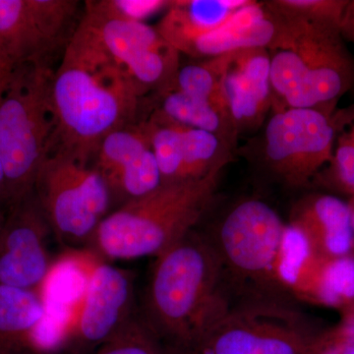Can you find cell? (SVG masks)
Listing matches in <instances>:
<instances>
[{
	"label": "cell",
	"instance_id": "22",
	"mask_svg": "<svg viewBox=\"0 0 354 354\" xmlns=\"http://www.w3.org/2000/svg\"><path fill=\"white\" fill-rule=\"evenodd\" d=\"M292 295L314 297L330 306L354 301V258H312L299 274Z\"/></svg>",
	"mask_w": 354,
	"mask_h": 354
},
{
	"label": "cell",
	"instance_id": "8",
	"mask_svg": "<svg viewBox=\"0 0 354 354\" xmlns=\"http://www.w3.org/2000/svg\"><path fill=\"white\" fill-rule=\"evenodd\" d=\"M34 192L55 241L74 250L92 243L113 206L108 185L94 162L65 153L48 155Z\"/></svg>",
	"mask_w": 354,
	"mask_h": 354
},
{
	"label": "cell",
	"instance_id": "16",
	"mask_svg": "<svg viewBox=\"0 0 354 354\" xmlns=\"http://www.w3.org/2000/svg\"><path fill=\"white\" fill-rule=\"evenodd\" d=\"M94 165L104 177L113 205L151 194L162 176L143 121L120 128L102 142Z\"/></svg>",
	"mask_w": 354,
	"mask_h": 354
},
{
	"label": "cell",
	"instance_id": "3",
	"mask_svg": "<svg viewBox=\"0 0 354 354\" xmlns=\"http://www.w3.org/2000/svg\"><path fill=\"white\" fill-rule=\"evenodd\" d=\"M272 14L278 27L267 50L274 111L312 109L334 114L354 88V55L341 26Z\"/></svg>",
	"mask_w": 354,
	"mask_h": 354
},
{
	"label": "cell",
	"instance_id": "4",
	"mask_svg": "<svg viewBox=\"0 0 354 354\" xmlns=\"http://www.w3.org/2000/svg\"><path fill=\"white\" fill-rule=\"evenodd\" d=\"M221 172L200 180L162 184L151 194L121 205L100 223L91 247L111 260L157 257L208 215Z\"/></svg>",
	"mask_w": 354,
	"mask_h": 354
},
{
	"label": "cell",
	"instance_id": "30",
	"mask_svg": "<svg viewBox=\"0 0 354 354\" xmlns=\"http://www.w3.org/2000/svg\"><path fill=\"white\" fill-rule=\"evenodd\" d=\"M341 31L346 43L351 44L354 48V0H348L342 16Z\"/></svg>",
	"mask_w": 354,
	"mask_h": 354
},
{
	"label": "cell",
	"instance_id": "13",
	"mask_svg": "<svg viewBox=\"0 0 354 354\" xmlns=\"http://www.w3.org/2000/svg\"><path fill=\"white\" fill-rule=\"evenodd\" d=\"M131 274L100 262L91 276L82 308L58 354H93L136 312Z\"/></svg>",
	"mask_w": 354,
	"mask_h": 354
},
{
	"label": "cell",
	"instance_id": "29",
	"mask_svg": "<svg viewBox=\"0 0 354 354\" xmlns=\"http://www.w3.org/2000/svg\"><path fill=\"white\" fill-rule=\"evenodd\" d=\"M307 354H354V320L339 329L317 335Z\"/></svg>",
	"mask_w": 354,
	"mask_h": 354
},
{
	"label": "cell",
	"instance_id": "28",
	"mask_svg": "<svg viewBox=\"0 0 354 354\" xmlns=\"http://www.w3.org/2000/svg\"><path fill=\"white\" fill-rule=\"evenodd\" d=\"M93 6L114 18L146 23L153 14L169 8L171 1L164 0H91Z\"/></svg>",
	"mask_w": 354,
	"mask_h": 354
},
{
	"label": "cell",
	"instance_id": "33",
	"mask_svg": "<svg viewBox=\"0 0 354 354\" xmlns=\"http://www.w3.org/2000/svg\"><path fill=\"white\" fill-rule=\"evenodd\" d=\"M351 208V207H349ZM351 227H353V232H354V209L351 208Z\"/></svg>",
	"mask_w": 354,
	"mask_h": 354
},
{
	"label": "cell",
	"instance_id": "6",
	"mask_svg": "<svg viewBox=\"0 0 354 354\" xmlns=\"http://www.w3.org/2000/svg\"><path fill=\"white\" fill-rule=\"evenodd\" d=\"M286 225L267 203L236 202L208 227L198 225L215 249L232 297H290L278 276Z\"/></svg>",
	"mask_w": 354,
	"mask_h": 354
},
{
	"label": "cell",
	"instance_id": "15",
	"mask_svg": "<svg viewBox=\"0 0 354 354\" xmlns=\"http://www.w3.org/2000/svg\"><path fill=\"white\" fill-rule=\"evenodd\" d=\"M204 62L220 79L237 134L259 127L274 108L271 59L267 48H246Z\"/></svg>",
	"mask_w": 354,
	"mask_h": 354
},
{
	"label": "cell",
	"instance_id": "14",
	"mask_svg": "<svg viewBox=\"0 0 354 354\" xmlns=\"http://www.w3.org/2000/svg\"><path fill=\"white\" fill-rule=\"evenodd\" d=\"M50 236L55 235L35 192L11 207L0 228V285L39 288L55 261L48 253Z\"/></svg>",
	"mask_w": 354,
	"mask_h": 354
},
{
	"label": "cell",
	"instance_id": "32",
	"mask_svg": "<svg viewBox=\"0 0 354 354\" xmlns=\"http://www.w3.org/2000/svg\"><path fill=\"white\" fill-rule=\"evenodd\" d=\"M9 209L8 195H7L6 174L3 165L0 160V214L6 216Z\"/></svg>",
	"mask_w": 354,
	"mask_h": 354
},
{
	"label": "cell",
	"instance_id": "1",
	"mask_svg": "<svg viewBox=\"0 0 354 354\" xmlns=\"http://www.w3.org/2000/svg\"><path fill=\"white\" fill-rule=\"evenodd\" d=\"M144 97L81 19L51 79L55 127L48 155L94 162L108 135L139 122Z\"/></svg>",
	"mask_w": 354,
	"mask_h": 354
},
{
	"label": "cell",
	"instance_id": "18",
	"mask_svg": "<svg viewBox=\"0 0 354 354\" xmlns=\"http://www.w3.org/2000/svg\"><path fill=\"white\" fill-rule=\"evenodd\" d=\"M288 225L304 235L319 259L348 256L354 245L348 203L334 195L313 194L300 199L291 209Z\"/></svg>",
	"mask_w": 354,
	"mask_h": 354
},
{
	"label": "cell",
	"instance_id": "26",
	"mask_svg": "<svg viewBox=\"0 0 354 354\" xmlns=\"http://www.w3.org/2000/svg\"><path fill=\"white\" fill-rule=\"evenodd\" d=\"M348 3V0H276L266 6L281 17L341 26Z\"/></svg>",
	"mask_w": 354,
	"mask_h": 354
},
{
	"label": "cell",
	"instance_id": "25",
	"mask_svg": "<svg viewBox=\"0 0 354 354\" xmlns=\"http://www.w3.org/2000/svg\"><path fill=\"white\" fill-rule=\"evenodd\" d=\"M93 354H176L136 312Z\"/></svg>",
	"mask_w": 354,
	"mask_h": 354
},
{
	"label": "cell",
	"instance_id": "21",
	"mask_svg": "<svg viewBox=\"0 0 354 354\" xmlns=\"http://www.w3.org/2000/svg\"><path fill=\"white\" fill-rule=\"evenodd\" d=\"M44 314L39 292L0 285V354H34L32 334Z\"/></svg>",
	"mask_w": 354,
	"mask_h": 354
},
{
	"label": "cell",
	"instance_id": "31",
	"mask_svg": "<svg viewBox=\"0 0 354 354\" xmlns=\"http://www.w3.org/2000/svg\"><path fill=\"white\" fill-rule=\"evenodd\" d=\"M16 68L0 55V99H1L3 93L6 92L7 86H8L11 77L13 75L14 70Z\"/></svg>",
	"mask_w": 354,
	"mask_h": 354
},
{
	"label": "cell",
	"instance_id": "27",
	"mask_svg": "<svg viewBox=\"0 0 354 354\" xmlns=\"http://www.w3.org/2000/svg\"><path fill=\"white\" fill-rule=\"evenodd\" d=\"M169 88L207 100L228 113L220 79L205 62L179 68L174 83Z\"/></svg>",
	"mask_w": 354,
	"mask_h": 354
},
{
	"label": "cell",
	"instance_id": "24",
	"mask_svg": "<svg viewBox=\"0 0 354 354\" xmlns=\"http://www.w3.org/2000/svg\"><path fill=\"white\" fill-rule=\"evenodd\" d=\"M335 129L330 164L317 177H325L337 189L354 196V104L333 114Z\"/></svg>",
	"mask_w": 354,
	"mask_h": 354
},
{
	"label": "cell",
	"instance_id": "5",
	"mask_svg": "<svg viewBox=\"0 0 354 354\" xmlns=\"http://www.w3.org/2000/svg\"><path fill=\"white\" fill-rule=\"evenodd\" d=\"M319 333L290 297L244 295L195 333L176 354H307Z\"/></svg>",
	"mask_w": 354,
	"mask_h": 354
},
{
	"label": "cell",
	"instance_id": "17",
	"mask_svg": "<svg viewBox=\"0 0 354 354\" xmlns=\"http://www.w3.org/2000/svg\"><path fill=\"white\" fill-rule=\"evenodd\" d=\"M151 145L162 184L200 180L223 171L232 145L215 134L167 121L153 128Z\"/></svg>",
	"mask_w": 354,
	"mask_h": 354
},
{
	"label": "cell",
	"instance_id": "7",
	"mask_svg": "<svg viewBox=\"0 0 354 354\" xmlns=\"http://www.w3.org/2000/svg\"><path fill=\"white\" fill-rule=\"evenodd\" d=\"M53 71L39 65L18 66L0 99V160L9 209L34 192L50 151L55 127L50 102Z\"/></svg>",
	"mask_w": 354,
	"mask_h": 354
},
{
	"label": "cell",
	"instance_id": "9",
	"mask_svg": "<svg viewBox=\"0 0 354 354\" xmlns=\"http://www.w3.org/2000/svg\"><path fill=\"white\" fill-rule=\"evenodd\" d=\"M335 129L333 114L318 109L274 111L264 133V165L277 181L304 187L330 164Z\"/></svg>",
	"mask_w": 354,
	"mask_h": 354
},
{
	"label": "cell",
	"instance_id": "20",
	"mask_svg": "<svg viewBox=\"0 0 354 354\" xmlns=\"http://www.w3.org/2000/svg\"><path fill=\"white\" fill-rule=\"evenodd\" d=\"M248 0H186L171 1L157 26L162 38L179 53L198 37L225 23Z\"/></svg>",
	"mask_w": 354,
	"mask_h": 354
},
{
	"label": "cell",
	"instance_id": "11",
	"mask_svg": "<svg viewBox=\"0 0 354 354\" xmlns=\"http://www.w3.org/2000/svg\"><path fill=\"white\" fill-rule=\"evenodd\" d=\"M82 21L142 94L155 91L158 95L171 87L180 68V53L157 28L111 17L97 10L91 0L86 1Z\"/></svg>",
	"mask_w": 354,
	"mask_h": 354
},
{
	"label": "cell",
	"instance_id": "34",
	"mask_svg": "<svg viewBox=\"0 0 354 354\" xmlns=\"http://www.w3.org/2000/svg\"><path fill=\"white\" fill-rule=\"evenodd\" d=\"M4 220H6V216L1 215V214H0V228H1L2 225H3Z\"/></svg>",
	"mask_w": 354,
	"mask_h": 354
},
{
	"label": "cell",
	"instance_id": "12",
	"mask_svg": "<svg viewBox=\"0 0 354 354\" xmlns=\"http://www.w3.org/2000/svg\"><path fill=\"white\" fill-rule=\"evenodd\" d=\"M99 263L88 249L69 250L55 259L39 286L44 314L32 334L34 353H59L75 325L91 276Z\"/></svg>",
	"mask_w": 354,
	"mask_h": 354
},
{
	"label": "cell",
	"instance_id": "2",
	"mask_svg": "<svg viewBox=\"0 0 354 354\" xmlns=\"http://www.w3.org/2000/svg\"><path fill=\"white\" fill-rule=\"evenodd\" d=\"M232 300L215 249L197 227L157 256L137 308L176 351Z\"/></svg>",
	"mask_w": 354,
	"mask_h": 354
},
{
	"label": "cell",
	"instance_id": "10",
	"mask_svg": "<svg viewBox=\"0 0 354 354\" xmlns=\"http://www.w3.org/2000/svg\"><path fill=\"white\" fill-rule=\"evenodd\" d=\"M77 0H0V55L14 67L53 68L80 24Z\"/></svg>",
	"mask_w": 354,
	"mask_h": 354
},
{
	"label": "cell",
	"instance_id": "23",
	"mask_svg": "<svg viewBox=\"0 0 354 354\" xmlns=\"http://www.w3.org/2000/svg\"><path fill=\"white\" fill-rule=\"evenodd\" d=\"M160 106L156 113L178 124L215 134L234 145L237 132L230 113L215 104L169 88L158 95Z\"/></svg>",
	"mask_w": 354,
	"mask_h": 354
},
{
	"label": "cell",
	"instance_id": "19",
	"mask_svg": "<svg viewBox=\"0 0 354 354\" xmlns=\"http://www.w3.org/2000/svg\"><path fill=\"white\" fill-rule=\"evenodd\" d=\"M277 27L276 16L266 4L248 1L213 31L191 41L183 53L207 60L246 48H267Z\"/></svg>",
	"mask_w": 354,
	"mask_h": 354
}]
</instances>
